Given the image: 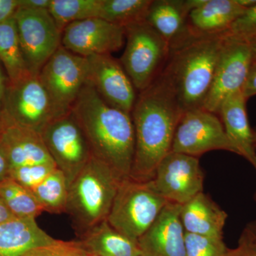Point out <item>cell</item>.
Returning a JSON list of instances; mask_svg holds the SVG:
<instances>
[{"label": "cell", "instance_id": "1", "mask_svg": "<svg viewBox=\"0 0 256 256\" xmlns=\"http://www.w3.org/2000/svg\"><path fill=\"white\" fill-rule=\"evenodd\" d=\"M182 114L172 85L162 70L140 92L131 112L136 144L130 178L140 182L152 180L158 165L172 151Z\"/></svg>", "mask_w": 256, "mask_h": 256}, {"label": "cell", "instance_id": "2", "mask_svg": "<svg viewBox=\"0 0 256 256\" xmlns=\"http://www.w3.org/2000/svg\"><path fill=\"white\" fill-rule=\"evenodd\" d=\"M72 112L86 137L92 156L122 181L129 178L136 144L131 114L108 105L88 82Z\"/></svg>", "mask_w": 256, "mask_h": 256}, {"label": "cell", "instance_id": "3", "mask_svg": "<svg viewBox=\"0 0 256 256\" xmlns=\"http://www.w3.org/2000/svg\"><path fill=\"white\" fill-rule=\"evenodd\" d=\"M227 34L194 35L171 50L163 70L183 112L204 107Z\"/></svg>", "mask_w": 256, "mask_h": 256}, {"label": "cell", "instance_id": "4", "mask_svg": "<svg viewBox=\"0 0 256 256\" xmlns=\"http://www.w3.org/2000/svg\"><path fill=\"white\" fill-rule=\"evenodd\" d=\"M121 182L109 166L92 156L69 185L66 213L80 238L107 220Z\"/></svg>", "mask_w": 256, "mask_h": 256}, {"label": "cell", "instance_id": "5", "mask_svg": "<svg viewBox=\"0 0 256 256\" xmlns=\"http://www.w3.org/2000/svg\"><path fill=\"white\" fill-rule=\"evenodd\" d=\"M168 203L150 181L140 182L128 178L120 184L107 222L120 233L138 242Z\"/></svg>", "mask_w": 256, "mask_h": 256}, {"label": "cell", "instance_id": "6", "mask_svg": "<svg viewBox=\"0 0 256 256\" xmlns=\"http://www.w3.org/2000/svg\"><path fill=\"white\" fill-rule=\"evenodd\" d=\"M124 28L126 46L119 60L140 94L162 72L169 60L171 48L144 20Z\"/></svg>", "mask_w": 256, "mask_h": 256}, {"label": "cell", "instance_id": "7", "mask_svg": "<svg viewBox=\"0 0 256 256\" xmlns=\"http://www.w3.org/2000/svg\"><path fill=\"white\" fill-rule=\"evenodd\" d=\"M60 116L38 76L30 74L8 86L2 110L6 124L41 133L47 124Z\"/></svg>", "mask_w": 256, "mask_h": 256}, {"label": "cell", "instance_id": "8", "mask_svg": "<svg viewBox=\"0 0 256 256\" xmlns=\"http://www.w3.org/2000/svg\"><path fill=\"white\" fill-rule=\"evenodd\" d=\"M41 134L50 158L69 186L92 156L82 127L70 111L53 120Z\"/></svg>", "mask_w": 256, "mask_h": 256}, {"label": "cell", "instance_id": "9", "mask_svg": "<svg viewBox=\"0 0 256 256\" xmlns=\"http://www.w3.org/2000/svg\"><path fill=\"white\" fill-rule=\"evenodd\" d=\"M87 58L63 46L45 64L38 76L60 116L70 112L88 82Z\"/></svg>", "mask_w": 256, "mask_h": 256}, {"label": "cell", "instance_id": "10", "mask_svg": "<svg viewBox=\"0 0 256 256\" xmlns=\"http://www.w3.org/2000/svg\"><path fill=\"white\" fill-rule=\"evenodd\" d=\"M14 18L28 70L38 76L45 64L62 46V30L48 10L18 8Z\"/></svg>", "mask_w": 256, "mask_h": 256}, {"label": "cell", "instance_id": "11", "mask_svg": "<svg viewBox=\"0 0 256 256\" xmlns=\"http://www.w3.org/2000/svg\"><path fill=\"white\" fill-rule=\"evenodd\" d=\"M212 150L238 154L218 114L203 108L184 112L176 126L172 152L198 158Z\"/></svg>", "mask_w": 256, "mask_h": 256}, {"label": "cell", "instance_id": "12", "mask_svg": "<svg viewBox=\"0 0 256 256\" xmlns=\"http://www.w3.org/2000/svg\"><path fill=\"white\" fill-rule=\"evenodd\" d=\"M252 60L250 43L228 32L203 108L218 116L226 99L242 90Z\"/></svg>", "mask_w": 256, "mask_h": 256}, {"label": "cell", "instance_id": "13", "mask_svg": "<svg viewBox=\"0 0 256 256\" xmlns=\"http://www.w3.org/2000/svg\"><path fill=\"white\" fill-rule=\"evenodd\" d=\"M204 181L198 158L171 151L158 165L150 182L166 201L183 205L203 192Z\"/></svg>", "mask_w": 256, "mask_h": 256}, {"label": "cell", "instance_id": "14", "mask_svg": "<svg viewBox=\"0 0 256 256\" xmlns=\"http://www.w3.org/2000/svg\"><path fill=\"white\" fill-rule=\"evenodd\" d=\"M124 26L99 18H87L67 25L62 32V45L80 56L110 54L124 46Z\"/></svg>", "mask_w": 256, "mask_h": 256}, {"label": "cell", "instance_id": "15", "mask_svg": "<svg viewBox=\"0 0 256 256\" xmlns=\"http://www.w3.org/2000/svg\"><path fill=\"white\" fill-rule=\"evenodd\" d=\"M87 60L88 82L108 105L131 114L137 90L120 60L111 54L92 56Z\"/></svg>", "mask_w": 256, "mask_h": 256}, {"label": "cell", "instance_id": "16", "mask_svg": "<svg viewBox=\"0 0 256 256\" xmlns=\"http://www.w3.org/2000/svg\"><path fill=\"white\" fill-rule=\"evenodd\" d=\"M182 205L168 202L158 218L138 240L146 256H186Z\"/></svg>", "mask_w": 256, "mask_h": 256}, {"label": "cell", "instance_id": "17", "mask_svg": "<svg viewBox=\"0 0 256 256\" xmlns=\"http://www.w3.org/2000/svg\"><path fill=\"white\" fill-rule=\"evenodd\" d=\"M202 0H152L144 18L169 44L171 50L194 36L188 15Z\"/></svg>", "mask_w": 256, "mask_h": 256}, {"label": "cell", "instance_id": "18", "mask_svg": "<svg viewBox=\"0 0 256 256\" xmlns=\"http://www.w3.org/2000/svg\"><path fill=\"white\" fill-rule=\"evenodd\" d=\"M0 146L8 159L10 170L28 165L54 163L41 133L28 128L4 122L0 136Z\"/></svg>", "mask_w": 256, "mask_h": 256}, {"label": "cell", "instance_id": "19", "mask_svg": "<svg viewBox=\"0 0 256 256\" xmlns=\"http://www.w3.org/2000/svg\"><path fill=\"white\" fill-rule=\"evenodd\" d=\"M246 102L242 90L235 92L224 101L218 116L227 137L238 156L256 169L255 138L248 118Z\"/></svg>", "mask_w": 256, "mask_h": 256}, {"label": "cell", "instance_id": "20", "mask_svg": "<svg viewBox=\"0 0 256 256\" xmlns=\"http://www.w3.org/2000/svg\"><path fill=\"white\" fill-rule=\"evenodd\" d=\"M180 216L186 233L224 238L228 214L204 192L182 205Z\"/></svg>", "mask_w": 256, "mask_h": 256}, {"label": "cell", "instance_id": "21", "mask_svg": "<svg viewBox=\"0 0 256 256\" xmlns=\"http://www.w3.org/2000/svg\"><path fill=\"white\" fill-rule=\"evenodd\" d=\"M246 9L237 0H202L188 15L194 35L220 34L229 32Z\"/></svg>", "mask_w": 256, "mask_h": 256}, {"label": "cell", "instance_id": "22", "mask_svg": "<svg viewBox=\"0 0 256 256\" xmlns=\"http://www.w3.org/2000/svg\"><path fill=\"white\" fill-rule=\"evenodd\" d=\"M55 240L38 226L35 218H14L0 224V256H24Z\"/></svg>", "mask_w": 256, "mask_h": 256}, {"label": "cell", "instance_id": "23", "mask_svg": "<svg viewBox=\"0 0 256 256\" xmlns=\"http://www.w3.org/2000/svg\"><path fill=\"white\" fill-rule=\"evenodd\" d=\"M82 246L96 256H139L138 242L120 233L107 220L98 224L80 237Z\"/></svg>", "mask_w": 256, "mask_h": 256}, {"label": "cell", "instance_id": "24", "mask_svg": "<svg viewBox=\"0 0 256 256\" xmlns=\"http://www.w3.org/2000/svg\"><path fill=\"white\" fill-rule=\"evenodd\" d=\"M0 62L10 84L32 74L25 62L14 16L0 23Z\"/></svg>", "mask_w": 256, "mask_h": 256}, {"label": "cell", "instance_id": "25", "mask_svg": "<svg viewBox=\"0 0 256 256\" xmlns=\"http://www.w3.org/2000/svg\"><path fill=\"white\" fill-rule=\"evenodd\" d=\"M44 212L52 214L66 213L68 184L60 170L56 169L32 191Z\"/></svg>", "mask_w": 256, "mask_h": 256}, {"label": "cell", "instance_id": "26", "mask_svg": "<svg viewBox=\"0 0 256 256\" xmlns=\"http://www.w3.org/2000/svg\"><path fill=\"white\" fill-rule=\"evenodd\" d=\"M0 198L16 218H36L44 212L33 193L10 178L0 184Z\"/></svg>", "mask_w": 256, "mask_h": 256}, {"label": "cell", "instance_id": "27", "mask_svg": "<svg viewBox=\"0 0 256 256\" xmlns=\"http://www.w3.org/2000/svg\"><path fill=\"white\" fill-rule=\"evenodd\" d=\"M152 0H101L99 18L118 26L144 21Z\"/></svg>", "mask_w": 256, "mask_h": 256}, {"label": "cell", "instance_id": "28", "mask_svg": "<svg viewBox=\"0 0 256 256\" xmlns=\"http://www.w3.org/2000/svg\"><path fill=\"white\" fill-rule=\"evenodd\" d=\"M101 0H52L48 12L58 28L75 22L99 18Z\"/></svg>", "mask_w": 256, "mask_h": 256}, {"label": "cell", "instance_id": "29", "mask_svg": "<svg viewBox=\"0 0 256 256\" xmlns=\"http://www.w3.org/2000/svg\"><path fill=\"white\" fill-rule=\"evenodd\" d=\"M228 249L223 238L185 232L186 256H226Z\"/></svg>", "mask_w": 256, "mask_h": 256}, {"label": "cell", "instance_id": "30", "mask_svg": "<svg viewBox=\"0 0 256 256\" xmlns=\"http://www.w3.org/2000/svg\"><path fill=\"white\" fill-rule=\"evenodd\" d=\"M56 168L54 163L21 166L10 170V178L32 192Z\"/></svg>", "mask_w": 256, "mask_h": 256}, {"label": "cell", "instance_id": "31", "mask_svg": "<svg viewBox=\"0 0 256 256\" xmlns=\"http://www.w3.org/2000/svg\"><path fill=\"white\" fill-rule=\"evenodd\" d=\"M24 256H96L78 242L56 240L52 244L32 249Z\"/></svg>", "mask_w": 256, "mask_h": 256}, {"label": "cell", "instance_id": "32", "mask_svg": "<svg viewBox=\"0 0 256 256\" xmlns=\"http://www.w3.org/2000/svg\"><path fill=\"white\" fill-rule=\"evenodd\" d=\"M228 32L232 36L247 42L256 38V4L244 12Z\"/></svg>", "mask_w": 256, "mask_h": 256}, {"label": "cell", "instance_id": "33", "mask_svg": "<svg viewBox=\"0 0 256 256\" xmlns=\"http://www.w3.org/2000/svg\"><path fill=\"white\" fill-rule=\"evenodd\" d=\"M242 92L247 100L252 96H256V60H252Z\"/></svg>", "mask_w": 256, "mask_h": 256}, {"label": "cell", "instance_id": "34", "mask_svg": "<svg viewBox=\"0 0 256 256\" xmlns=\"http://www.w3.org/2000/svg\"><path fill=\"white\" fill-rule=\"evenodd\" d=\"M226 256H256V248L240 237L238 246L234 249L229 248Z\"/></svg>", "mask_w": 256, "mask_h": 256}, {"label": "cell", "instance_id": "35", "mask_svg": "<svg viewBox=\"0 0 256 256\" xmlns=\"http://www.w3.org/2000/svg\"><path fill=\"white\" fill-rule=\"evenodd\" d=\"M18 8V0H0V23L13 18Z\"/></svg>", "mask_w": 256, "mask_h": 256}, {"label": "cell", "instance_id": "36", "mask_svg": "<svg viewBox=\"0 0 256 256\" xmlns=\"http://www.w3.org/2000/svg\"><path fill=\"white\" fill-rule=\"evenodd\" d=\"M18 8L33 10H48L52 0H18Z\"/></svg>", "mask_w": 256, "mask_h": 256}, {"label": "cell", "instance_id": "37", "mask_svg": "<svg viewBox=\"0 0 256 256\" xmlns=\"http://www.w3.org/2000/svg\"><path fill=\"white\" fill-rule=\"evenodd\" d=\"M10 84L9 78L5 72L2 64L0 62V117L2 118L3 105L6 90Z\"/></svg>", "mask_w": 256, "mask_h": 256}, {"label": "cell", "instance_id": "38", "mask_svg": "<svg viewBox=\"0 0 256 256\" xmlns=\"http://www.w3.org/2000/svg\"><path fill=\"white\" fill-rule=\"evenodd\" d=\"M256 248V220L249 222L242 230L240 236Z\"/></svg>", "mask_w": 256, "mask_h": 256}, {"label": "cell", "instance_id": "39", "mask_svg": "<svg viewBox=\"0 0 256 256\" xmlns=\"http://www.w3.org/2000/svg\"><path fill=\"white\" fill-rule=\"evenodd\" d=\"M10 165L4 152L0 146V184L10 178Z\"/></svg>", "mask_w": 256, "mask_h": 256}, {"label": "cell", "instance_id": "40", "mask_svg": "<svg viewBox=\"0 0 256 256\" xmlns=\"http://www.w3.org/2000/svg\"><path fill=\"white\" fill-rule=\"evenodd\" d=\"M14 218H16V217L14 216L8 206L5 205L2 200L0 198V224L5 223Z\"/></svg>", "mask_w": 256, "mask_h": 256}, {"label": "cell", "instance_id": "41", "mask_svg": "<svg viewBox=\"0 0 256 256\" xmlns=\"http://www.w3.org/2000/svg\"><path fill=\"white\" fill-rule=\"evenodd\" d=\"M239 4L242 5V8L246 9L252 8L256 4V0H237Z\"/></svg>", "mask_w": 256, "mask_h": 256}, {"label": "cell", "instance_id": "42", "mask_svg": "<svg viewBox=\"0 0 256 256\" xmlns=\"http://www.w3.org/2000/svg\"><path fill=\"white\" fill-rule=\"evenodd\" d=\"M248 42L250 43V48H252V58H254V60H256V38Z\"/></svg>", "mask_w": 256, "mask_h": 256}, {"label": "cell", "instance_id": "43", "mask_svg": "<svg viewBox=\"0 0 256 256\" xmlns=\"http://www.w3.org/2000/svg\"><path fill=\"white\" fill-rule=\"evenodd\" d=\"M4 128V120L2 118L0 117V136H1L2 132Z\"/></svg>", "mask_w": 256, "mask_h": 256}, {"label": "cell", "instance_id": "44", "mask_svg": "<svg viewBox=\"0 0 256 256\" xmlns=\"http://www.w3.org/2000/svg\"><path fill=\"white\" fill-rule=\"evenodd\" d=\"M254 129V138H255V146H256V127L252 128ZM254 200L256 202V191L255 192V194H254Z\"/></svg>", "mask_w": 256, "mask_h": 256}, {"label": "cell", "instance_id": "45", "mask_svg": "<svg viewBox=\"0 0 256 256\" xmlns=\"http://www.w3.org/2000/svg\"><path fill=\"white\" fill-rule=\"evenodd\" d=\"M139 256H144V255H142V254H141V255H140Z\"/></svg>", "mask_w": 256, "mask_h": 256}]
</instances>
